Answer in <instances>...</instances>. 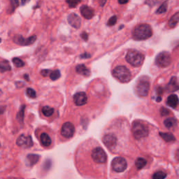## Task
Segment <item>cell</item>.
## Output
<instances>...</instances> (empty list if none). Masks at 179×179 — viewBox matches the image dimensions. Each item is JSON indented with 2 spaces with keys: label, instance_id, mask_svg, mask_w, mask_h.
I'll return each instance as SVG.
<instances>
[{
  "label": "cell",
  "instance_id": "19",
  "mask_svg": "<svg viewBox=\"0 0 179 179\" xmlns=\"http://www.w3.org/2000/svg\"><path fill=\"white\" fill-rule=\"evenodd\" d=\"M40 141L43 146L49 147L51 144V139L49 135L46 133H42L40 135Z\"/></svg>",
  "mask_w": 179,
  "mask_h": 179
},
{
  "label": "cell",
  "instance_id": "9",
  "mask_svg": "<svg viewBox=\"0 0 179 179\" xmlns=\"http://www.w3.org/2000/svg\"><path fill=\"white\" fill-rule=\"evenodd\" d=\"M36 36H31L27 39H24L21 35H16L14 38V41L20 46H30L35 42Z\"/></svg>",
  "mask_w": 179,
  "mask_h": 179
},
{
  "label": "cell",
  "instance_id": "2",
  "mask_svg": "<svg viewBox=\"0 0 179 179\" xmlns=\"http://www.w3.org/2000/svg\"><path fill=\"white\" fill-rule=\"evenodd\" d=\"M127 62L133 67H140L144 61V55L136 50H130L127 52L125 57Z\"/></svg>",
  "mask_w": 179,
  "mask_h": 179
},
{
  "label": "cell",
  "instance_id": "17",
  "mask_svg": "<svg viewBox=\"0 0 179 179\" xmlns=\"http://www.w3.org/2000/svg\"><path fill=\"white\" fill-rule=\"evenodd\" d=\"M167 90L171 92H176V91L178 90L179 86L178 85V82H177L176 77L174 76L171 79L169 83L167 85Z\"/></svg>",
  "mask_w": 179,
  "mask_h": 179
},
{
  "label": "cell",
  "instance_id": "38",
  "mask_svg": "<svg viewBox=\"0 0 179 179\" xmlns=\"http://www.w3.org/2000/svg\"><path fill=\"white\" fill-rule=\"evenodd\" d=\"M11 3H12L13 6H14V10L15 9V8L16 7H18V0H11Z\"/></svg>",
  "mask_w": 179,
  "mask_h": 179
},
{
  "label": "cell",
  "instance_id": "43",
  "mask_svg": "<svg viewBox=\"0 0 179 179\" xmlns=\"http://www.w3.org/2000/svg\"><path fill=\"white\" fill-rule=\"evenodd\" d=\"M161 100H162L161 97H157V102H160V101H161Z\"/></svg>",
  "mask_w": 179,
  "mask_h": 179
},
{
  "label": "cell",
  "instance_id": "32",
  "mask_svg": "<svg viewBox=\"0 0 179 179\" xmlns=\"http://www.w3.org/2000/svg\"><path fill=\"white\" fill-rule=\"evenodd\" d=\"M81 1V0H66V2L70 8H75Z\"/></svg>",
  "mask_w": 179,
  "mask_h": 179
},
{
  "label": "cell",
  "instance_id": "24",
  "mask_svg": "<svg viewBox=\"0 0 179 179\" xmlns=\"http://www.w3.org/2000/svg\"><path fill=\"white\" fill-rule=\"evenodd\" d=\"M43 114L46 117H50L54 113V109L53 108L49 107V106H45L42 108Z\"/></svg>",
  "mask_w": 179,
  "mask_h": 179
},
{
  "label": "cell",
  "instance_id": "33",
  "mask_svg": "<svg viewBox=\"0 0 179 179\" xmlns=\"http://www.w3.org/2000/svg\"><path fill=\"white\" fill-rule=\"evenodd\" d=\"M26 92H27V94L28 97H30V98H35V97H36V92L33 89L27 88V90H26Z\"/></svg>",
  "mask_w": 179,
  "mask_h": 179
},
{
  "label": "cell",
  "instance_id": "28",
  "mask_svg": "<svg viewBox=\"0 0 179 179\" xmlns=\"http://www.w3.org/2000/svg\"><path fill=\"white\" fill-rule=\"evenodd\" d=\"M49 76H50V78H51V80L56 81L60 78L61 74H60V72H59V70H54V71H52V72H51V74H50Z\"/></svg>",
  "mask_w": 179,
  "mask_h": 179
},
{
  "label": "cell",
  "instance_id": "27",
  "mask_svg": "<svg viewBox=\"0 0 179 179\" xmlns=\"http://www.w3.org/2000/svg\"><path fill=\"white\" fill-rule=\"evenodd\" d=\"M167 8H168V1H166L157 9L156 14H164V13H165L166 11H167Z\"/></svg>",
  "mask_w": 179,
  "mask_h": 179
},
{
  "label": "cell",
  "instance_id": "5",
  "mask_svg": "<svg viewBox=\"0 0 179 179\" xmlns=\"http://www.w3.org/2000/svg\"><path fill=\"white\" fill-rule=\"evenodd\" d=\"M171 62L170 54L168 52L163 51L159 53L155 58V63L158 67L165 68L169 66Z\"/></svg>",
  "mask_w": 179,
  "mask_h": 179
},
{
  "label": "cell",
  "instance_id": "4",
  "mask_svg": "<svg viewBox=\"0 0 179 179\" xmlns=\"http://www.w3.org/2000/svg\"><path fill=\"white\" fill-rule=\"evenodd\" d=\"M112 74L115 79L122 83H127L131 79V73L125 66H118L114 68Z\"/></svg>",
  "mask_w": 179,
  "mask_h": 179
},
{
  "label": "cell",
  "instance_id": "39",
  "mask_svg": "<svg viewBox=\"0 0 179 179\" xmlns=\"http://www.w3.org/2000/svg\"><path fill=\"white\" fill-rule=\"evenodd\" d=\"M81 58H84V59L89 58V57H90V55L89 53H85L81 55Z\"/></svg>",
  "mask_w": 179,
  "mask_h": 179
},
{
  "label": "cell",
  "instance_id": "6",
  "mask_svg": "<svg viewBox=\"0 0 179 179\" xmlns=\"http://www.w3.org/2000/svg\"><path fill=\"white\" fill-rule=\"evenodd\" d=\"M150 89V83L148 80L142 79L139 81L136 86V92L140 97H146Z\"/></svg>",
  "mask_w": 179,
  "mask_h": 179
},
{
  "label": "cell",
  "instance_id": "1",
  "mask_svg": "<svg viewBox=\"0 0 179 179\" xmlns=\"http://www.w3.org/2000/svg\"><path fill=\"white\" fill-rule=\"evenodd\" d=\"M152 35V28L148 24L138 25L132 31V38L137 41L146 40L151 37Z\"/></svg>",
  "mask_w": 179,
  "mask_h": 179
},
{
  "label": "cell",
  "instance_id": "18",
  "mask_svg": "<svg viewBox=\"0 0 179 179\" xmlns=\"http://www.w3.org/2000/svg\"><path fill=\"white\" fill-rule=\"evenodd\" d=\"M76 71L79 74H81V75L85 76H90V71L86 67L85 64H79V65L76 66Z\"/></svg>",
  "mask_w": 179,
  "mask_h": 179
},
{
  "label": "cell",
  "instance_id": "21",
  "mask_svg": "<svg viewBox=\"0 0 179 179\" xmlns=\"http://www.w3.org/2000/svg\"><path fill=\"white\" fill-rule=\"evenodd\" d=\"M164 125L167 128L171 129L177 125V120L174 118H169L164 121Z\"/></svg>",
  "mask_w": 179,
  "mask_h": 179
},
{
  "label": "cell",
  "instance_id": "26",
  "mask_svg": "<svg viewBox=\"0 0 179 179\" xmlns=\"http://www.w3.org/2000/svg\"><path fill=\"white\" fill-rule=\"evenodd\" d=\"M146 163H147L146 160L145 159L141 158V157H139V158L137 159L135 162L136 167H137V169H143V167L146 165Z\"/></svg>",
  "mask_w": 179,
  "mask_h": 179
},
{
  "label": "cell",
  "instance_id": "25",
  "mask_svg": "<svg viewBox=\"0 0 179 179\" xmlns=\"http://www.w3.org/2000/svg\"><path fill=\"white\" fill-rule=\"evenodd\" d=\"M0 67H1V72L3 73L4 72H7V71H10L11 69V66H10L9 62L7 60H2L0 64Z\"/></svg>",
  "mask_w": 179,
  "mask_h": 179
},
{
  "label": "cell",
  "instance_id": "14",
  "mask_svg": "<svg viewBox=\"0 0 179 179\" xmlns=\"http://www.w3.org/2000/svg\"><path fill=\"white\" fill-rule=\"evenodd\" d=\"M87 97L83 92H77L74 96V102L76 106H83L87 103Z\"/></svg>",
  "mask_w": 179,
  "mask_h": 179
},
{
  "label": "cell",
  "instance_id": "15",
  "mask_svg": "<svg viewBox=\"0 0 179 179\" xmlns=\"http://www.w3.org/2000/svg\"><path fill=\"white\" fill-rule=\"evenodd\" d=\"M80 11L83 17L87 20L91 19L94 15V10L91 7H90V6H87V5L81 6L80 8Z\"/></svg>",
  "mask_w": 179,
  "mask_h": 179
},
{
  "label": "cell",
  "instance_id": "3",
  "mask_svg": "<svg viewBox=\"0 0 179 179\" xmlns=\"http://www.w3.org/2000/svg\"><path fill=\"white\" fill-rule=\"evenodd\" d=\"M132 133L134 138L139 140L146 137L148 135L149 131L146 125L139 121H135L132 124Z\"/></svg>",
  "mask_w": 179,
  "mask_h": 179
},
{
  "label": "cell",
  "instance_id": "30",
  "mask_svg": "<svg viewBox=\"0 0 179 179\" xmlns=\"http://www.w3.org/2000/svg\"><path fill=\"white\" fill-rule=\"evenodd\" d=\"M25 107V106H23V107H21L20 109V111H19V112L18 113L17 116H16V118H17L18 120L20 122L23 120V118H24Z\"/></svg>",
  "mask_w": 179,
  "mask_h": 179
},
{
  "label": "cell",
  "instance_id": "16",
  "mask_svg": "<svg viewBox=\"0 0 179 179\" xmlns=\"http://www.w3.org/2000/svg\"><path fill=\"white\" fill-rule=\"evenodd\" d=\"M179 103V100L177 95L176 94H171L168 97L167 100V104L169 107L173 108V109H176L178 106Z\"/></svg>",
  "mask_w": 179,
  "mask_h": 179
},
{
  "label": "cell",
  "instance_id": "8",
  "mask_svg": "<svg viewBox=\"0 0 179 179\" xmlns=\"http://www.w3.org/2000/svg\"><path fill=\"white\" fill-rule=\"evenodd\" d=\"M112 169L117 172L124 171L127 167V161L121 157H118L114 158L111 162Z\"/></svg>",
  "mask_w": 179,
  "mask_h": 179
},
{
  "label": "cell",
  "instance_id": "37",
  "mask_svg": "<svg viewBox=\"0 0 179 179\" xmlns=\"http://www.w3.org/2000/svg\"><path fill=\"white\" fill-rule=\"evenodd\" d=\"M51 71L49 70V69H44V70H42L41 72V74L43 76H49V74L50 75V74H51Z\"/></svg>",
  "mask_w": 179,
  "mask_h": 179
},
{
  "label": "cell",
  "instance_id": "29",
  "mask_svg": "<svg viewBox=\"0 0 179 179\" xmlns=\"http://www.w3.org/2000/svg\"><path fill=\"white\" fill-rule=\"evenodd\" d=\"M167 176V174L164 171H157L152 175V179H165Z\"/></svg>",
  "mask_w": 179,
  "mask_h": 179
},
{
  "label": "cell",
  "instance_id": "41",
  "mask_svg": "<svg viewBox=\"0 0 179 179\" xmlns=\"http://www.w3.org/2000/svg\"><path fill=\"white\" fill-rule=\"evenodd\" d=\"M120 4H125L129 1V0H118Z\"/></svg>",
  "mask_w": 179,
  "mask_h": 179
},
{
  "label": "cell",
  "instance_id": "22",
  "mask_svg": "<svg viewBox=\"0 0 179 179\" xmlns=\"http://www.w3.org/2000/svg\"><path fill=\"white\" fill-rule=\"evenodd\" d=\"M179 22V11L178 12L176 13V14L172 16V17L170 18V20H169L168 23V25L169 27L171 28H174L178 24V23Z\"/></svg>",
  "mask_w": 179,
  "mask_h": 179
},
{
  "label": "cell",
  "instance_id": "23",
  "mask_svg": "<svg viewBox=\"0 0 179 179\" xmlns=\"http://www.w3.org/2000/svg\"><path fill=\"white\" fill-rule=\"evenodd\" d=\"M160 137H162L166 142H172L175 141L176 139L174 136L171 133H169V132H160Z\"/></svg>",
  "mask_w": 179,
  "mask_h": 179
},
{
  "label": "cell",
  "instance_id": "10",
  "mask_svg": "<svg viewBox=\"0 0 179 179\" xmlns=\"http://www.w3.org/2000/svg\"><path fill=\"white\" fill-rule=\"evenodd\" d=\"M75 128L74 126L71 122H65L63 124L61 128V134L65 138H71L74 136Z\"/></svg>",
  "mask_w": 179,
  "mask_h": 179
},
{
  "label": "cell",
  "instance_id": "35",
  "mask_svg": "<svg viewBox=\"0 0 179 179\" xmlns=\"http://www.w3.org/2000/svg\"><path fill=\"white\" fill-rule=\"evenodd\" d=\"M169 111L165 107H162L161 109H160V114H161L162 116H165V115H169Z\"/></svg>",
  "mask_w": 179,
  "mask_h": 179
},
{
  "label": "cell",
  "instance_id": "36",
  "mask_svg": "<svg viewBox=\"0 0 179 179\" xmlns=\"http://www.w3.org/2000/svg\"><path fill=\"white\" fill-rule=\"evenodd\" d=\"M94 1L97 3L99 6H102V7H103L106 3H107V0H94Z\"/></svg>",
  "mask_w": 179,
  "mask_h": 179
},
{
  "label": "cell",
  "instance_id": "42",
  "mask_svg": "<svg viewBox=\"0 0 179 179\" xmlns=\"http://www.w3.org/2000/svg\"><path fill=\"white\" fill-rule=\"evenodd\" d=\"M28 1H29V0H21V2H22L23 5L26 4L28 2Z\"/></svg>",
  "mask_w": 179,
  "mask_h": 179
},
{
  "label": "cell",
  "instance_id": "31",
  "mask_svg": "<svg viewBox=\"0 0 179 179\" xmlns=\"http://www.w3.org/2000/svg\"><path fill=\"white\" fill-rule=\"evenodd\" d=\"M13 63H14V65L16 66V67L18 68L22 67L25 65L24 62H23V60H21L20 59L18 58V57H14V58L13 59Z\"/></svg>",
  "mask_w": 179,
  "mask_h": 179
},
{
  "label": "cell",
  "instance_id": "34",
  "mask_svg": "<svg viewBox=\"0 0 179 179\" xmlns=\"http://www.w3.org/2000/svg\"><path fill=\"white\" fill-rule=\"evenodd\" d=\"M117 16H113V17H111L110 18V19L108 20V23H107V25L109 26H113L114 25L116 24V22H117Z\"/></svg>",
  "mask_w": 179,
  "mask_h": 179
},
{
  "label": "cell",
  "instance_id": "11",
  "mask_svg": "<svg viewBox=\"0 0 179 179\" xmlns=\"http://www.w3.org/2000/svg\"><path fill=\"white\" fill-rule=\"evenodd\" d=\"M16 143L18 146L23 148H29L33 146V141L30 136L21 135L18 137L16 141Z\"/></svg>",
  "mask_w": 179,
  "mask_h": 179
},
{
  "label": "cell",
  "instance_id": "7",
  "mask_svg": "<svg viewBox=\"0 0 179 179\" xmlns=\"http://www.w3.org/2000/svg\"><path fill=\"white\" fill-rule=\"evenodd\" d=\"M92 158L96 163L103 164L107 162V156L103 149L100 147H97L92 150Z\"/></svg>",
  "mask_w": 179,
  "mask_h": 179
},
{
  "label": "cell",
  "instance_id": "12",
  "mask_svg": "<svg viewBox=\"0 0 179 179\" xmlns=\"http://www.w3.org/2000/svg\"><path fill=\"white\" fill-rule=\"evenodd\" d=\"M104 143L109 148H114L117 143V138L113 134H107L102 139Z\"/></svg>",
  "mask_w": 179,
  "mask_h": 179
},
{
  "label": "cell",
  "instance_id": "40",
  "mask_svg": "<svg viewBox=\"0 0 179 179\" xmlns=\"http://www.w3.org/2000/svg\"><path fill=\"white\" fill-rule=\"evenodd\" d=\"M81 37L83 39H85V41H87V39H88V35H87V34L86 32H83L82 34H81Z\"/></svg>",
  "mask_w": 179,
  "mask_h": 179
},
{
  "label": "cell",
  "instance_id": "20",
  "mask_svg": "<svg viewBox=\"0 0 179 179\" xmlns=\"http://www.w3.org/2000/svg\"><path fill=\"white\" fill-rule=\"evenodd\" d=\"M39 160V155L36 154H29L27 156V160L28 162V165L29 166H33L36 164Z\"/></svg>",
  "mask_w": 179,
  "mask_h": 179
},
{
  "label": "cell",
  "instance_id": "13",
  "mask_svg": "<svg viewBox=\"0 0 179 179\" xmlns=\"http://www.w3.org/2000/svg\"><path fill=\"white\" fill-rule=\"evenodd\" d=\"M67 20L69 24L72 27L76 29H79L81 26V18L76 14H71L67 17Z\"/></svg>",
  "mask_w": 179,
  "mask_h": 179
}]
</instances>
